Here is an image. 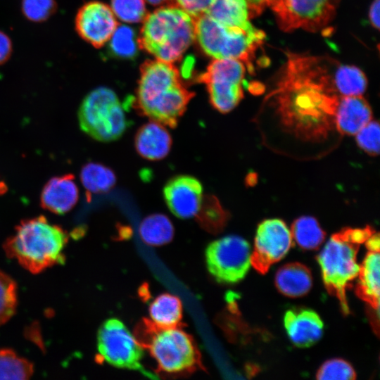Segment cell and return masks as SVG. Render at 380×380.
Instances as JSON below:
<instances>
[{
    "label": "cell",
    "instance_id": "31",
    "mask_svg": "<svg viewBox=\"0 0 380 380\" xmlns=\"http://www.w3.org/2000/svg\"><path fill=\"white\" fill-rule=\"evenodd\" d=\"M114 15L126 23H139L147 15L144 0H111Z\"/></svg>",
    "mask_w": 380,
    "mask_h": 380
},
{
    "label": "cell",
    "instance_id": "15",
    "mask_svg": "<svg viewBox=\"0 0 380 380\" xmlns=\"http://www.w3.org/2000/svg\"><path fill=\"white\" fill-rule=\"evenodd\" d=\"M163 196L170 210L177 217L189 219L198 213L203 200V186L196 178L178 175L163 188Z\"/></svg>",
    "mask_w": 380,
    "mask_h": 380
},
{
    "label": "cell",
    "instance_id": "3",
    "mask_svg": "<svg viewBox=\"0 0 380 380\" xmlns=\"http://www.w3.org/2000/svg\"><path fill=\"white\" fill-rule=\"evenodd\" d=\"M68 241V234L63 228L40 215L21 221L5 241L4 249L8 257L37 274L65 262Z\"/></svg>",
    "mask_w": 380,
    "mask_h": 380
},
{
    "label": "cell",
    "instance_id": "40",
    "mask_svg": "<svg viewBox=\"0 0 380 380\" xmlns=\"http://www.w3.org/2000/svg\"><path fill=\"white\" fill-rule=\"evenodd\" d=\"M152 5H160L167 2L168 0H145Z\"/></svg>",
    "mask_w": 380,
    "mask_h": 380
},
{
    "label": "cell",
    "instance_id": "2",
    "mask_svg": "<svg viewBox=\"0 0 380 380\" xmlns=\"http://www.w3.org/2000/svg\"><path fill=\"white\" fill-rule=\"evenodd\" d=\"M194 96L172 63L148 60L141 66L132 103L151 120L175 127Z\"/></svg>",
    "mask_w": 380,
    "mask_h": 380
},
{
    "label": "cell",
    "instance_id": "9",
    "mask_svg": "<svg viewBox=\"0 0 380 380\" xmlns=\"http://www.w3.org/2000/svg\"><path fill=\"white\" fill-rule=\"evenodd\" d=\"M246 68L240 61L213 58L205 72L198 77L205 84L211 105L227 113L233 110L243 97L242 83Z\"/></svg>",
    "mask_w": 380,
    "mask_h": 380
},
{
    "label": "cell",
    "instance_id": "24",
    "mask_svg": "<svg viewBox=\"0 0 380 380\" xmlns=\"http://www.w3.org/2000/svg\"><path fill=\"white\" fill-rule=\"evenodd\" d=\"M80 177L88 194L106 193L116 183L114 172L108 167L95 162H89L84 165Z\"/></svg>",
    "mask_w": 380,
    "mask_h": 380
},
{
    "label": "cell",
    "instance_id": "21",
    "mask_svg": "<svg viewBox=\"0 0 380 380\" xmlns=\"http://www.w3.org/2000/svg\"><path fill=\"white\" fill-rule=\"evenodd\" d=\"M312 284L310 270L299 262L283 265L275 275V285L279 291L291 298L305 295L310 290Z\"/></svg>",
    "mask_w": 380,
    "mask_h": 380
},
{
    "label": "cell",
    "instance_id": "33",
    "mask_svg": "<svg viewBox=\"0 0 380 380\" xmlns=\"http://www.w3.org/2000/svg\"><path fill=\"white\" fill-rule=\"evenodd\" d=\"M22 12L33 22H42L50 18L56 10L55 0H22Z\"/></svg>",
    "mask_w": 380,
    "mask_h": 380
},
{
    "label": "cell",
    "instance_id": "5",
    "mask_svg": "<svg viewBox=\"0 0 380 380\" xmlns=\"http://www.w3.org/2000/svg\"><path fill=\"white\" fill-rule=\"evenodd\" d=\"M374 232L369 226L343 229L331 236L317 255L324 286L331 295L338 298L346 315L350 312L346 291L360 270L357 253L360 245Z\"/></svg>",
    "mask_w": 380,
    "mask_h": 380
},
{
    "label": "cell",
    "instance_id": "6",
    "mask_svg": "<svg viewBox=\"0 0 380 380\" xmlns=\"http://www.w3.org/2000/svg\"><path fill=\"white\" fill-rule=\"evenodd\" d=\"M136 338L142 348L149 351L158 370L163 374H186L201 366L195 341L178 327L161 328L144 319L137 326Z\"/></svg>",
    "mask_w": 380,
    "mask_h": 380
},
{
    "label": "cell",
    "instance_id": "29",
    "mask_svg": "<svg viewBox=\"0 0 380 380\" xmlns=\"http://www.w3.org/2000/svg\"><path fill=\"white\" fill-rule=\"evenodd\" d=\"M109 40L112 51L120 57L132 58L137 53V39L129 26L118 25Z\"/></svg>",
    "mask_w": 380,
    "mask_h": 380
},
{
    "label": "cell",
    "instance_id": "7",
    "mask_svg": "<svg viewBox=\"0 0 380 380\" xmlns=\"http://www.w3.org/2000/svg\"><path fill=\"white\" fill-rule=\"evenodd\" d=\"M195 23L196 39L207 55L239 60L250 73L254 72L255 53L265 38L262 30L254 26L244 29L225 25L205 13L195 18Z\"/></svg>",
    "mask_w": 380,
    "mask_h": 380
},
{
    "label": "cell",
    "instance_id": "32",
    "mask_svg": "<svg viewBox=\"0 0 380 380\" xmlns=\"http://www.w3.org/2000/svg\"><path fill=\"white\" fill-rule=\"evenodd\" d=\"M320 380H351L356 374L350 363L342 359H331L325 362L317 372Z\"/></svg>",
    "mask_w": 380,
    "mask_h": 380
},
{
    "label": "cell",
    "instance_id": "28",
    "mask_svg": "<svg viewBox=\"0 0 380 380\" xmlns=\"http://www.w3.org/2000/svg\"><path fill=\"white\" fill-rule=\"evenodd\" d=\"M33 372V365L27 360L12 350H0V379H28Z\"/></svg>",
    "mask_w": 380,
    "mask_h": 380
},
{
    "label": "cell",
    "instance_id": "30",
    "mask_svg": "<svg viewBox=\"0 0 380 380\" xmlns=\"http://www.w3.org/2000/svg\"><path fill=\"white\" fill-rule=\"evenodd\" d=\"M16 305V284L11 277L0 270V325L13 315Z\"/></svg>",
    "mask_w": 380,
    "mask_h": 380
},
{
    "label": "cell",
    "instance_id": "1",
    "mask_svg": "<svg viewBox=\"0 0 380 380\" xmlns=\"http://www.w3.org/2000/svg\"><path fill=\"white\" fill-rule=\"evenodd\" d=\"M286 61L270 94L283 127L305 141H320L335 127L341 96H360L367 80L354 65L327 56L286 53Z\"/></svg>",
    "mask_w": 380,
    "mask_h": 380
},
{
    "label": "cell",
    "instance_id": "14",
    "mask_svg": "<svg viewBox=\"0 0 380 380\" xmlns=\"http://www.w3.org/2000/svg\"><path fill=\"white\" fill-rule=\"evenodd\" d=\"M118 24L111 8L100 1H90L77 11L75 28L78 34L96 48L103 46Z\"/></svg>",
    "mask_w": 380,
    "mask_h": 380
},
{
    "label": "cell",
    "instance_id": "36",
    "mask_svg": "<svg viewBox=\"0 0 380 380\" xmlns=\"http://www.w3.org/2000/svg\"><path fill=\"white\" fill-rule=\"evenodd\" d=\"M247 6L250 18H254L262 13L267 8H272L277 0H243Z\"/></svg>",
    "mask_w": 380,
    "mask_h": 380
},
{
    "label": "cell",
    "instance_id": "35",
    "mask_svg": "<svg viewBox=\"0 0 380 380\" xmlns=\"http://www.w3.org/2000/svg\"><path fill=\"white\" fill-rule=\"evenodd\" d=\"M177 6L193 18H196L205 14L214 0H175Z\"/></svg>",
    "mask_w": 380,
    "mask_h": 380
},
{
    "label": "cell",
    "instance_id": "12",
    "mask_svg": "<svg viewBox=\"0 0 380 380\" xmlns=\"http://www.w3.org/2000/svg\"><path fill=\"white\" fill-rule=\"evenodd\" d=\"M339 0H277L272 8L284 32L303 29L318 32L335 15Z\"/></svg>",
    "mask_w": 380,
    "mask_h": 380
},
{
    "label": "cell",
    "instance_id": "10",
    "mask_svg": "<svg viewBox=\"0 0 380 380\" xmlns=\"http://www.w3.org/2000/svg\"><path fill=\"white\" fill-rule=\"evenodd\" d=\"M251 251L243 238L229 235L211 242L205 250L208 270L217 281L233 284L243 279L251 265Z\"/></svg>",
    "mask_w": 380,
    "mask_h": 380
},
{
    "label": "cell",
    "instance_id": "25",
    "mask_svg": "<svg viewBox=\"0 0 380 380\" xmlns=\"http://www.w3.org/2000/svg\"><path fill=\"white\" fill-rule=\"evenodd\" d=\"M142 241L149 246H162L170 242L174 235V227L165 215L155 213L146 217L139 228Z\"/></svg>",
    "mask_w": 380,
    "mask_h": 380
},
{
    "label": "cell",
    "instance_id": "39",
    "mask_svg": "<svg viewBox=\"0 0 380 380\" xmlns=\"http://www.w3.org/2000/svg\"><path fill=\"white\" fill-rule=\"evenodd\" d=\"M368 251H379V234L375 232L366 240Z\"/></svg>",
    "mask_w": 380,
    "mask_h": 380
},
{
    "label": "cell",
    "instance_id": "26",
    "mask_svg": "<svg viewBox=\"0 0 380 380\" xmlns=\"http://www.w3.org/2000/svg\"><path fill=\"white\" fill-rule=\"evenodd\" d=\"M291 236L304 250H315L323 243L326 234L317 220L310 216L296 219L291 226Z\"/></svg>",
    "mask_w": 380,
    "mask_h": 380
},
{
    "label": "cell",
    "instance_id": "23",
    "mask_svg": "<svg viewBox=\"0 0 380 380\" xmlns=\"http://www.w3.org/2000/svg\"><path fill=\"white\" fill-rule=\"evenodd\" d=\"M151 322L158 327H177L182 318V305L180 299L170 293L157 296L149 305Z\"/></svg>",
    "mask_w": 380,
    "mask_h": 380
},
{
    "label": "cell",
    "instance_id": "27",
    "mask_svg": "<svg viewBox=\"0 0 380 380\" xmlns=\"http://www.w3.org/2000/svg\"><path fill=\"white\" fill-rule=\"evenodd\" d=\"M196 217L202 227L210 232L216 233L223 229L227 221L228 214L215 196L206 195L203 197Z\"/></svg>",
    "mask_w": 380,
    "mask_h": 380
},
{
    "label": "cell",
    "instance_id": "16",
    "mask_svg": "<svg viewBox=\"0 0 380 380\" xmlns=\"http://www.w3.org/2000/svg\"><path fill=\"white\" fill-rule=\"evenodd\" d=\"M284 327L291 342L300 348H307L322 336L323 322L314 310L303 307L287 310L284 317Z\"/></svg>",
    "mask_w": 380,
    "mask_h": 380
},
{
    "label": "cell",
    "instance_id": "4",
    "mask_svg": "<svg viewBox=\"0 0 380 380\" xmlns=\"http://www.w3.org/2000/svg\"><path fill=\"white\" fill-rule=\"evenodd\" d=\"M195 39V18L179 6L169 5L146 15L137 44L156 59L174 63Z\"/></svg>",
    "mask_w": 380,
    "mask_h": 380
},
{
    "label": "cell",
    "instance_id": "17",
    "mask_svg": "<svg viewBox=\"0 0 380 380\" xmlns=\"http://www.w3.org/2000/svg\"><path fill=\"white\" fill-rule=\"evenodd\" d=\"M79 199V190L72 174L51 178L40 195L41 206L51 213L64 215L70 211Z\"/></svg>",
    "mask_w": 380,
    "mask_h": 380
},
{
    "label": "cell",
    "instance_id": "20",
    "mask_svg": "<svg viewBox=\"0 0 380 380\" xmlns=\"http://www.w3.org/2000/svg\"><path fill=\"white\" fill-rule=\"evenodd\" d=\"M379 251H368L360 266L355 288L357 296L376 310L379 307Z\"/></svg>",
    "mask_w": 380,
    "mask_h": 380
},
{
    "label": "cell",
    "instance_id": "37",
    "mask_svg": "<svg viewBox=\"0 0 380 380\" xmlns=\"http://www.w3.org/2000/svg\"><path fill=\"white\" fill-rule=\"evenodd\" d=\"M12 53V42L8 36L0 31V65L10 58Z\"/></svg>",
    "mask_w": 380,
    "mask_h": 380
},
{
    "label": "cell",
    "instance_id": "22",
    "mask_svg": "<svg viewBox=\"0 0 380 380\" xmlns=\"http://www.w3.org/2000/svg\"><path fill=\"white\" fill-rule=\"evenodd\" d=\"M205 14L225 25L244 29L253 27L243 0H214Z\"/></svg>",
    "mask_w": 380,
    "mask_h": 380
},
{
    "label": "cell",
    "instance_id": "38",
    "mask_svg": "<svg viewBox=\"0 0 380 380\" xmlns=\"http://www.w3.org/2000/svg\"><path fill=\"white\" fill-rule=\"evenodd\" d=\"M379 0H374L369 7V19L372 25L379 29Z\"/></svg>",
    "mask_w": 380,
    "mask_h": 380
},
{
    "label": "cell",
    "instance_id": "19",
    "mask_svg": "<svg viewBox=\"0 0 380 380\" xmlns=\"http://www.w3.org/2000/svg\"><path fill=\"white\" fill-rule=\"evenodd\" d=\"M134 146L139 155L144 158L158 160L169 153L172 137L164 125L151 120L138 129Z\"/></svg>",
    "mask_w": 380,
    "mask_h": 380
},
{
    "label": "cell",
    "instance_id": "18",
    "mask_svg": "<svg viewBox=\"0 0 380 380\" xmlns=\"http://www.w3.org/2000/svg\"><path fill=\"white\" fill-rule=\"evenodd\" d=\"M372 118L371 107L362 95L341 96L335 113V127L343 134L355 135Z\"/></svg>",
    "mask_w": 380,
    "mask_h": 380
},
{
    "label": "cell",
    "instance_id": "11",
    "mask_svg": "<svg viewBox=\"0 0 380 380\" xmlns=\"http://www.w3.org/2000/svg\"><path fill=\"white\" fill-rule=\"evenodd\" d=\"M99 355L107 363L118 367L144 372V350L136 337L118 319H107L97 335Z\"/></svg>",
    "mask_w": 380,
    "mask_h": 380
},
{
    "label": "cell",
    "instance_id": "13",
    "mask_svg": "<svg viewBox=\"0 0 380 380\" xmlns=\"http://www.w3.org/2000/svg\"><path fill=\"white\" fill-rule=\"evenodd\" d=\"M292 236L286 223L280 219H268L258 227L251 265L261 274L281 260L292 245Z\"/></svg>",
    "mask_w": 380,
    "mask_h": 380
},
{
    "label": "cell",
    "instance_id": "34",
    "mask_svg": "<svg viewBox=\"0 0 380 380\" xmlns=\"http://www.w3.org/2000/svg\"><path fill=\"white\" fill-rule=\"evenodd\" d=\"M358 146L367 153L377 156L379 153V125L377 121H370L356 134Z\"/></svg>",
    "mask_w": 380,
    "mask_h": 380
},
{
    "label": "cell",
    "instance_id": "8",
    "mask_svg": "<svg viewBox=\"0 0 380 380\" xmlns=\"http://www.w3.org/2000/svg\"><path fill=\"white\" fill-rule=\"evenodd\" d=\"M122 104L117 94L107 87H98L82 100L78 110L81 129L102 142L119 139L128 127Z\"/></svg>",
    "mask_w": 380,
    "mask_h": 380
}]
</instances>
